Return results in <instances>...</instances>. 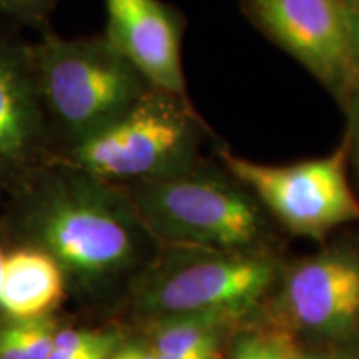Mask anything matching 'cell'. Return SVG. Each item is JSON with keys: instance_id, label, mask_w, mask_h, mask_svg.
Returning a JSON list of instances; mask_svg holds the SVG:
<instances>
[{"instance_id": "7402d4cb", "label": "cell", "mask_w": 359, "mask_h": 359, "mask_svg": "<svg viewBox=\"0 0 359 359\" xmlns=\"http://www.w3.org/2000/svg\"><path fill=\"white\" fill-rule=\"evenodd\" d=\"M321 359H359L354 356H334V358H321Z\"/></svg>"}, {"instance_id": "cb8c5ba5", "label": "cell", "mask_w": 359, "mask_h": 359, "mask_svg": "<svg viewBox=\"0 0 359 359\" xmlns=\"http://www.w3.org/2000/svg\"><path fill=\"white\" fill-rule=\"evenodd\" d=\"M356 336H358V339H359V326H358V330H356Z\"/></svg>"}, {"instance_id": "8992f818", "label": "cell", "mask_w": 359, "mask_h": 359, "mask_svg": "<svg viewBox=\"0 0 359 359\" xmlns=\"http://www.w3.org/2000/svg\"><path fill=\"white\" fill-rule=\"evenodd\" d=\"M276 278L269 258L248 251H205L173 263L145 283L140 306L156 318L235 320L255 308Z\"/></svg>"}, {"instance_id": "9c48e42d", "label": "cell", "mask_w": 359, "mask_h": 359, "mask_svg": "<svg viewBox=\"0 0 359 359\" xmlns=\"http://www.w3.org/2000/svg\"><path fill=\"white\" fill-rule=\"evenodd\" d=\"M291 321L321 338L356 334L359 326V250L338 245L291 269L285 286Z\"/></svg>"}, {"instance_id": "9a60e30c", "label": "cell", "mask_w": 359, "mask_h": 359, "mask_svg": "<svg viewBox=\"0 0 359 359\" xmlns=\"http://www.w3.org/2000/svg\"><path fill=\"white\" fill-rule=\"evenodd\" d=\"M57 0H0V15L19 24L45 25Z\"/></svg>"}, {"instance_id": "7a4b0ae2", "label": "cell", "mask_w": 359, "mask_h": 359, "mask_svg": "<svg viewBox=\"0 0 359 359\" xmlns=\"http://www.w3.org/2000/svg\"><path fill=\"white\" fill-rule=\"evenodd\" d=\"M206 125L191 98L148 87L125 114L70 147L67 165L103 182H150L200 163Z\"/></svg>"}, {"instance_id": "30bf717a", "label": "cell", "mask_w": 359, "mask_h": 359, "mask_svg": "<svg viewBox=\"0 0 359 359\" xmlns=\"http://www.w3.org/2000/svg\"><path fill=\"white\" fill-rule=\"evenodd\" d=\"M45 128L29 45L0 34V170L27 161Z\"/></svg>"}, {"instance_id": "7c38bea8", "label": "cell", "mask_w": 359, "mask_h": 359, "mask_svg": "<svg viewBox=\"0 0 359 359\" xmlns=\"http://www.w3.org/2000/svg\"><path fill=\"white\" fill-rule=\"evenodd\" d=\"M226 321L217 316L161 318L150 344L160 353L217 359Z\"/></svg>"}, {"instance_id": "ba28073f", "label": "cell", "mask_w": 359, "mask_h": 359, "mask_svg": "<svg viewBox=\"0 0 359 359\" xmlns=\"http://www.w3.org/2000/svg\"><path fill=\"white\" fill-rule=\"evenodd\" d=\"M109 42L151 87L190 98L183 69L185 19L163 0H103Z\"/></svg>"}, {"instance_id": "6da1fadb", "label": "cell", "mask_w": 359, "mask_h": 359, "mask_svg": "<svg viewBox=\"0 0 359 359\" xmlns=\"http://www.w3.org/2000/svg\"><path fill=\"white\" fill-rule=\"evenodd\" d=\"M29 52L45 122L70 147L118 120L151 87L103 34L43 32Z\"/></svg>"}, {"instance_id": "44dd1931", "label": "cell", "mask_w": 359, "mask_h": 359, "mask_svg": "<svg viewBox=\"0 0 359 359\" xmlns=\"http://www.w3.org/2000/svg\"><path fill=\"white\" fill-rule=\"evenodd\" d=\"M109 356H100V354H79V353H65L52 349L50 356L47 359H107Z\"/></svg>"}, {"instance_id": "d6986e66", "label": "cell", "mask_w": 359, "mask_h": 359, "mask_svg": "<svg viewBox=\"0 0 359 359\" xmlns=\"http://www.w3.org/2000/svg\"><path fill=\"white\" fill-rule=\"evenodd\" d=\"M276 346H278V359H309L302 349H299L291 339H286L280 336L276 338Z\"/></svg>"}, {"instance_id": "52a82bcc", "label": "cell", "mask_w": 359, "mask_h": 359, "mask_svg": "<svg viewBox=\"0 0 359 359\" xmlns=\"http://www.w3.org/2000/svg\"><path fill=\"white\" fill-rule=\"evenodd\" d=\"M269 40L344 107L359 85L349 0H241Z\"/></svg>"}, {"instance_id": "277c9868", "label": "cell", "mask_w": 359, "mask_h": 359, "mask_svg": "<svg viewBox=\"0 0 359 359\" xmlns=\"http://www.w3.org/2000/svg\"><path fill=\"white\" fill-rule=\"evenodd\" d=\"M34 195L30 217L45 248L80 276H102L125 266L143 224L128 195L109 182L70 167Z\"/></svg>"}, {"instance_id": "5bb4252c", "label": "cell", "mask_w": 359, "mask_h": 359, "mask_svg": "<svg viewBox=\"0 0 359 359\" xmlns=\"http://www.w3.org/2000/svg\"><path fill=\"white\" fill-rule=\"evenodd\" d=\"M120 343L122 339L115 333L69 327V330H57L55 338H53V349L65 353L110 356L116 346H120Z\"/></svg>"}, {"instance_id": "3957f363", "label": "cell", "mask_w": 359, "mask_h": 359, "mask_svg": "<svg viewBox=\"0 0 359 359\" xmlns=\"http://www.w3.org/2000/svg\"><path fill=\"white\" fill-rule=\"evenodd\" d=\"M130 200L145 226L185 250L250 251L266 233V212L233 175L196 163L137 183Z\"/></svg>"}, {"instance_id": "ac0fdd59", "label": "cell", "mask_w": 359, "mask_h": 359, "mask_svg": "<svg viewBox=\"0 0 359 359\" xmlns=\"http://www.w3.org/2000/svg\"><path fill=\"white\" fill-rule=\"evenodd\" d=\"M107 359H156L154 348L145 343H120Z\"/></svg>"}, {"instance_id": "e0dca14e", "label": "cell", "mask_w": 359, "mask_h": 359, "mask_svg": "<svg viewBox=\"0 0 359 359\" xmlns=\"http://www.w3.org/2000/svg\"><path fill=\"white\" fill-rule=\"evenodd\" d=\"M344 109L348 111V143H349V163L354 165L359 178V85L349 97Z\"/></svg>"}, {"instance_id": "5b68a950", "label": "cell", "mask_w": 359, "mask_h": 359, "mask_svg": "<svg viewBox=\"0 0 359 359\" xmlns=\"http://www.w3.org/2000/svg\"><path fill=\"white\" fill-rule=\"evenodd\" d=\"M218 155L224 170L293 235L321 241L341 226L359 223L346 137L331 154L288 165L258 163L228 148H219Z\"/></svg>"}, {"instance_id": "4fadbf2b", "label": "cell", "mask_w": 359, "mask_h": 359, "mask_svg": "<svg viewBox=\"0 0 359 359\" xmlns=\"http://www.w3.org/2000/svg\"><path fill=\"white\" fill-rule=\"evenodd\" d=\"M57 330L48 314L29 320L12 318L0 326V359H47Z\"/></svg>"}, {"instance_id": "ffe728a7", "label": "cell", "mask_w": 359, "mask_h": 359, "mask_svg": "<svg viewBox=\"0 0 359 359\" xmlns=\"http://www.w3.org/2000/svg\"><path fill=\"white\" fill-rule=\"evenodd\" d=\"M349 12H351L354 55H356V65L359 72V0H349Z\"/></svg>"}, {"instance_id": "2e32d148", "label": "cell", "mask_w": 359, "mask_h": 359, "mask_svg": "<svg viewBox=\"0 0 359 359\" xmlns=\"http://www.w3.org/2000/svg\"><path fill=\"white\" fill-rule=\"evenodd\" d=\"M231 359H278L276 339L245 338L236 344Z\"/></svg>"}, {"instance_id": "603a6c76", "label": "cell", "mask_w": 359, "mask_h": 359, "mask_svg": "<svg viewBox=\"0 0 359 359\" xmlns=\"http://www.w3.org/2000/svg\"><path fill=\"white\" fill-rule=\"evenodd\" d=\"M4 258H6V255H4V250H2V246H0V269H2V263H4Z\"/></svg>"}, {"instance_id": "8fae6325", "label": "cell", "mask_w": 359, "mask_h": 359, "mask_svg": "<svg viewBox=\"0 0 359 359\" xmlns=\"http://www.w3.org/2000/svg\"><path fill=\"white\" fill-rule=\"evenodd\" d=\"M64 294L57 259L37 250L6 255L0 269V308L13 320L45 316Z\"/></svg>"}]
</instances>
